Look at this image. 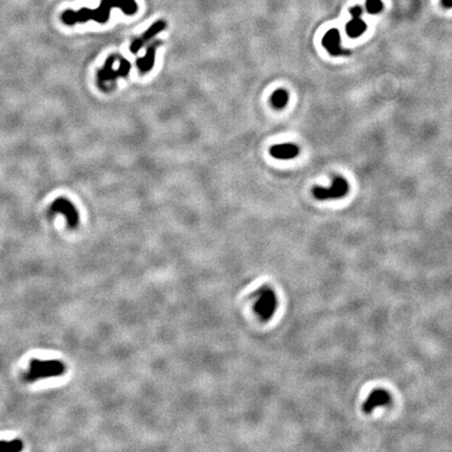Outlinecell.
I'll return each mask as SVG.
<instances>
[{"label":"cell","mask_w":452,"mask_h":452,"mask_svg":"<svg viewBox=\"0 0 452 452\" xmlns=\"http://www.w3.org/2000/svg\"><path fill=\"white\" fill-rule=\"evenodd\" d=\"M113 7H118L125 15L131 16L137 12V3L135 0H101V3L95 10L82 7L79 11L67 10L62 14V21L67 26L76 23H85L89 20L97 23H106L110 19V14Z\"/></svg>","instance_id":"cell-1"},{"label":"cell","mask_w":452,"mask_h":452,"mask_svg":"<svg viewBox=\"0 0 452 452\" xmlns=\"http://www.w3.org/2000/svg\"><path fill=\"white\" fill-rule=\"evenodd\" d=\"M65 373V365L60 360L32 359L26 374V380L35 382L40 379L58 377Z\"/></svg>","instance_id":"cell-2"},{"label":"cell","mask_w":452,"mask_h":452,"mask_svg":"<svg viewBox=\"0 0 452 452\" xmlns=\"http://www.w3.org/2000/svg\"><path fill=\"white\" fill-rule=\"evenodd\" d=\"M117 59V55H112L110 56L108 59H107L104 67L97 72V84L100 86H103L106 82H110V81H116L119 78H127L130 69H131V64L129 61L126 59L121 58L120 56V64H119V68L117 70L113 69V64L114 61Z\"/></svg>","instance_id":"cell-3"},{"label":"cell","mask_w":452,"mask_h":452,"mask_svg":"<svg viewBox=\"0 0 452 452\" xmlns=\"http://www.w3.org/2000/svg\"><path fill=\"white\" fill-rule=\"evenodd\" d=\"M349 192V184L347 180L342 177L334 178L330 187L315 186L313 188V195L318 200L338 199L346 196Z\"/></svg>","instance_id":"cell-4"},{"label":"cell","mask_w":452,"mask_h":452,"mask_svg":"<svg viewBox=\"0 0 452 452\" xmlns=\"http://www.w3.org/2000/svg\"><path fill=\"white\" fill-rule=\"evenodd\" d=\"M276 307L277 300L273 290H271L269 288L262 289L256 306H254L257 314L261 317V319L269 320L274 314Z\"/></svg>","instance_id":"cell-5"},{"label":"cell","mask_w":452,"mask_h":452,"mask_svg":"<svg viewBox=\"0 0 452 452\" xmlns=\"http://www.w3.org/2000/svg\"><path fill=\"white\" fill-rule=\"evenodd\" d=\"M51 212L63 213V215L66 217L67 225L69 228H76L79 224V212L77 209L73 207V204L67 199H56L51 207Z\"/></svg>","instance_id":"cell-6"},{"label":"cell","mask_w":452,"mask_h":452,"mask_svg":"<svg viewBox=\"0 0 452 452\" xmlns=\"http://www.w3.org/2000/svg\"><path fill=\"white\" fill-rule=\"evenodd\" d=\"M166 28H167V23L163 20H158L155 23H153L152 26L145 32H143L141 36L135 38L132 41V43H131L130 45V52L132 54H137L139 51H141V48L148 42V41L154 38L157 34H159V32L162 31Z\"/></svg>","instance_id":"cell-7"},{"label":"cell","mask_w":452,"mask_h":452,"mask_svg":"<svg viewBox=\"0 0 452 452\" xmlns=\"http://www.w3.org/2000/svg\"><path fill=\"white\" fill-rule=\"evenodd\" d=\"M323 45L327 49L328 53L338 57V56H346L350 54V51L344 49L340 45V32L338 30L332 29L323 38Z\"/></svg>","instance_id":"cell-8"},{"label":"cell","mask_w":452,"mask_h":452,"mask_svg":"<svg viewBox=\"0 0 452 452\" xmlns=\"http://www.w3.org/2000/svg\"><path fill=\"white\" fill-rule=\"evenodd\" d=\"M362 9L359 5H355L351 9L352 18L347 24V34L351 38H358L363 34L366 30V23L361 18Z\"/></svg>","instance_id":"cell-9"},{"label":"cell","mask_w":452,"mask_h":452,"mask_svg":"<svg viewBox=\"0 0 452 452\" xmlns=\"http://www.w3.org/2000/svg\"><path fill=\"white\" fill-rule=\"evenodd\" d=\"M391 403L390 393L384 390H375L369 394L363 404V412L365 414H371L377 407L389 405Z\"/></svg>","instance_id":"cell-10"},{"label":"cell","mask_w":452,"mask_h":452,"mask_svg":"<svg viewBox=\"0 0 452 452\" xmlns=\"http://www.w3.org/2000/svg\"><path fill=\"white\" fill-rule=\"evenodd\" d=\"M159 45H161V41H159V40L154 41V42L151 43V45L148 46L146 56L143 57V58H138L137 59L136 65H137L139 72H141V73H147V72H149L153 68L154 62H155L156 48H157Z\"/></svg>","instance_id":"cell-11"},{"label":"cell","mask_w":452,"mask_h":452,"mask_svg":"<svg viewBox=\"0 0 452 452\" xmlns=\"http://www.w3.org/2000/svg\"><path fill=\"white\" fill-rule=\"evenodd\" d=\"M300 153V149L294 144H282L275 145L270 148V154L272 157L282 160H289L297 157Z\"/></svg>","instance_id":"cell-12"},{"label":"cell","mask_w":452,"mask_h":452,"mask_svg":"<svg viewBox=\"0 0 452 452\" xmlns=\"http://www.w3.org/2000/svg\"><path fill=\"white\" fill-rule=\"evenodd\" d=\"M289 100L288 92L284 89H277L272 93L270 97L271 105H272L276 109H282L287 105Z\"/></svg>","instance_id":"cell-13"},{"label":"cell","mask_w":452,"mask_h":452,"mask_svg":"<svg viewBox=\"0 0 452 452\" xmlns=\"http://www.w3.org/2000/svg\"><path fill=\"white\" fill-rule=\"evenodd\" d=\"M23 445L20 441H1L0 442V452H18L22 450Z\"/></svg>","instance_id":"cell-14"},{"label":"cell","mask_w":452,"mask_h":452,"mask_svg":"<svg viewBox=\"0 0 452 452\" xmlns=\"http://www.w3.org/2000/svg\"><path fill=\"white\" fill-rule=\"evenodd\" d=\"M365 6H366L367 13L372 14V15H376V14H379L382 11L383 3L381 0H366Z\"/></svg>","instance_id":"cell-15"},{"label":"cell","mask_w":452,"mask_h":452,"mask_svg":"<svg viewBox=\"0 0 452 452\" xmlns=\"http://www.w3.org/2000/svg\"><path fill=\"white\" fill-rule=\"evenodd\" d=\"M442 5L446 9H452V0H441Z\"/></svg>","instance_id":"cell-16"}]
</instances>
